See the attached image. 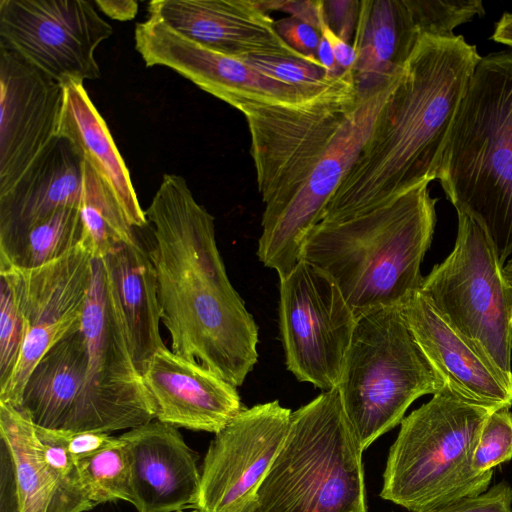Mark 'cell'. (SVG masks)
I'll list each match as a JSON object with an SVG mask.
<instances>
[{"label": "cell", "mask_w": 512, "mask_h": 512, "mask_svg": "<svg viewBox=\"0 0 512 512\" xmlns=\"http://www.w3.org/2000/svg\"><path fill=\"white\" fill-rule=\"evenodd\" d=\"M84 0H0V45L62 86L101 75L98 45L113 28Z\"/></svg>", "instance_id": "cell-12"}, {"label": "cell", "mask_w": 512, "mask_h": 512, "mask_svg": "<svg viewBox=\"0 0 512 512\" xmlns=\"http://www.w3.org/2000/svg\"><path fill=\"white\" fill-rule=\"evenodd\" d=\"M80 213L82 243L93 258L102 259L120 244L137 238L117 200L95 171L84 161Z\"/></svg>", "instance_id": "cell-27"}, {"label": "cell", "mask_w": 512, "mask_h": 512, "mask_svg": "<svg viewBox=\"0 0 512 512\" xmlns=\"http://www.w3.org/2000/svg\"><path fill=\"white\" fill-rule=\"evenodd\" d=\"M402 74V73H401ZM400 76L358 102L288 204L270 221L261 223L257 255L268 268L287 276L299 263L302 244L320 222L327 203L361 154L377 116Z\"/></svg>", "instance_id": "cell-13"}, {"label": "cell", "mask_w": 512, "mask_h": 512, "mask_svg": "<svg viewBox=\"0 0 512 512\" xmlns=\"http://www.w3.org/2000/svg\"><path fill=\"white\" fill-rule=\"evenodd\" d=\"M87 371L81 327L52 346L38 361L15 407L39 428L66 432Z\"/></svg>", "instance_id": "cell-25"}, {"label": "cell", "mask_w": 512, "mask_h": 512, "mask_svg": "<svg viewBox=\"0 0 512 512\" xmlns=\"http://www.w3.org/2000/svg\"><path fill=\"white\" fill-rule=\"evenodd\" d=\"M257 3L267 13L271 10L285 12L317 31H320L322 24L326 21L323 0H272L257 1Z\"/></svg>", "instance_id": "cell-38"}, {"label": "cell", "mask_w": 512, "mask_h": 512, "mask_svg": "<svg viewBox=\"0 0 512 512\" xmlns=\"http://www.w3.org/2000/svg\"><path fill=\"white\" fill-rule=\"evenodd\" d=\"M428 184L357 217L319 222L307 234L300 260L337 284L356 318L400 307L420 290L421 264L436 225L437 199Z\"/></svg>", "instance_id": "cell-3"}, {"label": "cell", "mask_w": 512, "mask_h": 512, "mask_svg": "<svg viewBox=\"0 0 512 512\" xmlns=\"http://www.w3.org/2000/svg\"><path fill=\"white\" fill-rule=\"evenodd\" d=\"M64 87L0 45V196L58 137Z\"/></svg>", "instance_id": "cell-17"}, {"label": "cell", "mask_w": 512, "mask_h": 512, "mask_svg": "<svg viewBox=\"0 0 512 512\" xmlns=\"http://www.w3.org/2000/svg\"><path fill=\"white\" fill-rule=\"evenodd\" d=\"M93 256L81 243L43 266L21 269L8 262L25 319V340L15 372L0 390V402L16 407L31 371L43 355L81 327L93 276Z\"/></svg>", "instance_id": "cell-16"}, {"label": "cell", "mask_w": 512, "mask_h": 512, "mask_svg": "<svg viewBox=\"0 0 512 512\" xmlns=\"http://www.w3.org/2000/svg\"><path fill=\"white\" fill-rule=\"evenodd\" d=\"M83 159L64 137H56L16 185L0 196V247L63 208H79Z\"/></svg>", "instance_id": "cell-22"}, {"label": "cell", "mask_w": 512, "mask_h": 512, "mask_svg": "<svg viewBox=\"0 0 512 512\" xmlns=\"http://www.w3.org/2000/svg\"><path fill=\"white\" fill-rule=\"evenodd\" d=\"M101 260L117 299L134 364L142 376L152 356L165 347L156 275L148 250L136 238L118 245Z\"/></svg>", "instance_id": "cell-23"}, {"label": "cell", "mask_w": 512, "mask_h": 512, "mask_svg": "<svg viewBox=\"0 0 512 512\" xmlns=\"http://www.w3.org/2000/svg\"><path fill=\"white\" fill-rule=\"evenodd\" d=\"M135 48L146 66H165L243 113L254 106L301 105L326 90L271 78L242 58L224 54L182 36L159 19L137 24Z\"/></svg>", "instance_id": "cell-14"}, {"label": "cell", "mask_w": 512, "mask_h": 512, "mask_svg": "<svg viewBox=\"0 0 512 512\" xmlns=\"http://www.w3.org/2000/svg\"><path fill=\"white\" fill-rule=\"evenodd\" d=\"M2 472L15 512H49L55 480L42 453L35 425L26 414L0 402Z\"/></svg>", "instance_id": "cell-26"}, {"label": "cell", "mask_w": 512, "mask_h": 512, "mask_svg": "<svg viewBox=\"0 0 512 512\" xmlns=\"http://www.w3.org/2000/svg\"><path fill=\"white\" fill-rule=\"evenodd\" d=\"M145 214L171 350L241 386L258 359V327L228 278L214 217L174 174L163 176Z\"/></svg>", "instance_id": "cell-1"}, {"label": "cell", "mask_w": 512, "mask_h": 512, "mask_svg": "<svg viewBox=\"0 0 512 512\" xmlns=\"http://www.w3.org/2000/svg\"><path fill=\"white\" fill-rule=\"evenodd\" d=\"M64 101L58 136L66 138L80 157L99 176L134 228L148 224L130 173L109 132L106 122L88 96L83 84L64 85Z\"/></svg>", "instance_id": "cell-24"}, {"label": "cell", "mask_w": 512, "mask_h": 512, "mask_svg": "<svg viewBox=\"0 0 512 512\" xmlns=\"http://www.w3.org/2000/svg\"><path fill=\"white\" fill-rule=\"evenodd\" d=\"M480 59L476 46L461 35H426L419 40L320 222L357 217L438 179L449 135Z\"/></svg>", "instance_id": "cell-2"}, {"label": "cell", "mask_w": 512, "mask_h": 512, "mask_svg": "<svg viewBox=\"0 0 512 512\" xmlns=\"http://www.w3.org/2000/svg\"><path fill=\"white\" fill-rule=\"evenodd\" d=\"M279 327L287 369L323 391L337 388L356 316L337 284L300 260L280 278Z\"/></svg>", "instance_id": "cell-11"}, {"label": "cell", "mask_w": 512, "mask_h": 512, "mask_svg": "<svg viewBox=\"0 0 512 512\" xmlns=\"http://www.w3.org/2000/svg\"><path fill=\"white\" fill-rule=\"evenodd\" d=\"M362 449L338 388L292 412L252 512H367Z\"/></svg>", "instance_id": "cell-6"}, {"label": "cell", "mask_w": 512, "mask_h": 512, "mask_svg": "<svg viewBox=\"0 0 512 512\" xmlns=\"http://www.w3.org/2000/svg\"><path fill=\"white\" fill-rule=\"evenodd\" d=\"M492 39L495 42L512 46V13H504L497 22Z\"/></svg>", "instance_id": "cell-41"}, {"label": "cell", "mask_w": 512, "mask_h": 512, "mask_svg": "<svg viewBox=\"0 0 512 512\" xmlns=\"http://www.w3.org/2000/svg\"><path fill=\"white\" fill-rule=\"evenodd\" d=\"M323 6L328 26L337 36L349 43L355 34L360 1L323 0Z\"/></svg>", "instance_id": "cell-37"}, {"label": "cell", "mask_w": 512, "mask_h": 512, "mask_svg": "<svg viewBox=\"0 0 512 512\" xmlns=\"http://www.w3.org/2000/svg\"><path fill=\"white\" fill-rule=\"evenodd\" d=\"M94 3L105 15L119 21L133 19L138 11V2L134 0H95Z\"/></svg>", "instance_id": "cell-40"}, {"label": "cell", "mask_w": 512, "mask_h": 512, "mask_svg": "<svg viewBox=\"0 0 512 512\" xmlns=\"http://www.w3.org/2000/svg\"><path fill=\"white\" fill-rule=\"evenodd\" d=\"M438 179L455 207L512 257V50L479 60L448 138Z\"/></svg>", "instance_id": "cell-4"}, {"label": "cell", "mask_w": 512, "mask_h": 512, "mask_svg": "<svg viewBox=\"0 0 512 512\" xmlns=\"http://www.w3.org/2000/svg\"><path fill=\"white\" fill-rule=\"evenodd\" d=\"M454 247L424 277L421 294L460 334L512 377V288L484 228L457 211Z\"/></svg>", "instance_id": "cell-8"}, {"label": "cell", "mask_w": 512, "mask_h": 512, "mask_svg": "<svg viewBox=\"0 0 512 512\" xmlns=\"http://www.w3.org/2000/svg\"><path fill=\"white\" fill-rule=\"evenodd\" d=\"M35 428L44 460L56 484L49 512H86L93 509L95 506L83 482L78 460L47 429Z\"/></svg>", "instance_id": "cell-30"}, {"label": "cell", "mask_w": 512, "mask_h": 512, "mask_svg": "<svg viewBox=\"0 0 512 512\" xmlns=\"http://www.w3.org/2000/svg\"><path fill=\"white\" fill-rule=\"evenodd\" d=\"M275 29L281 39L300 54L317 59L316 53L321 35L312 26L294 17H284L275 21Z\"/></svg>", "instance_id": "cell-36"}, {"label": "cell", "mask_w": 512, "mask_h": 512, "mask_svg": "<svg viewBox=\"0 0 512 512\" xmlns=\"http://www.w3.org/2000/svg\"><path fill=\"white\" fill-rule=\"evenodd\" d=\"M319 32L328 41L338 67L343 71L352 70L356 58L352 44L337 36L326 21L322 24Z\"/></svg>", "instance_id": "cell-39"}, {"label": "cell", "mask_w": 512, "mask_h": 512, "mask_svg": "<svg viewBox=\"0 0 512 512\" xmlns=\"http://www.w3.org/2000/svg\"><path fill=\"white\" fill-rule=\"evenodd\" d=\"M242 59L263 74L291 85L327 86L338 77H334L321 63L296 58L251 55Z\"/></svg>", "instance_id": "cell-33"}, {"label": "cell", "mask_w": 512, "mask_h": 512, "mask_svg": "<svg viewBox=\"0 0 512 512\" xmlns=\"http://www.w3.org/2000/svg\"><path fill=\"white\" fill-rule=\"evenodd\" d=\"M400 310L446 387L481 405L497 409L512 407V377L455 330L420 291L407 299Z\"/></svg>", "instance_id": "cell-19"}, {"label": "cell", "mask_w": 512, "mask_h": 512, "mask_svg": "<svg viewBox=\"0 0 512 512\" xmlns=\"http://www.w3.org/2000/svg\"><path fill=\"white\" fill-rule=\"evenodd\" d=\"M119 437L130 458L137 512L194 509L201 480L198 455L177 427L153 419Z\"/></svg>", "instance_id": "cell-21"}, {"label": "cell", "mask_w": 512, "mask_h": 512, "mask_svg": "<svg viewBox=\"0 0 512 512\" xmlns=\"http://www.w3.org/2000/svg\"><path fill=\"white\" fill-rule=\"evenodd\" d=\"M48 430V429H47ZM76 460L91 456L118 442L119 437L103 432H63L48 430Z\"/></svg>", "instance_id": "cell-35"}, {"label": "cell", "mask_w": 512, "mask_h": 512, "mask_svg": "<svg viewBox=\"0 0 512 512\" xmlns=\"http://www.w3.org/2000/svg\"><path fill=\"white\" fill-rule=\"evenodd\" d=\"M422 512H512V487L501 481L477 496Z\"/></svg>", "instance_id": "cell-34"}, {"label": "cell", "mask_w": 512, "mask_h": 512, "mask_svg": "<svg viewBox=\"0 0 512 512\" xmlns=\"http://www.w3.org/2000/svg\"><path fill=\"white\" fill-rule=\"evenodd\" d=\"M445 386L400 307L357 317L337 388L363 450L400 424L416 399Z\"/></svg>", "instance_id": "cell-7"}, {"label": "cell", "mask_w": 512, "mask_h": 512, "mask_svg": "<svg viewBox=\"0 0 512 512\" xmlns=\"http://www.w3.org/2000/svg\"><path fill=\"white\" fill-rule=\"evenodd\" d=\"M292 411L279 401L243 408L209 444L194 509L252 512L257 492L287 435Z\"/></svg>", "instance_id": "cell-15"}, {"label": "cell", "mask_w": 512, "mask_h": 512, "mask_svg": "<svg viewBox=\"0 0 512 512\" xmlns=\"http://www.w3.org/2000/svg\"><path fill=\"white\" fill-rule=\"evenodd\" d=\"M82 240L80 208H63L10 245L0 247V260L21 269L37 268L68 254Z\"/></svg>", "instance_id": "cell-28"}, {"label": "cell", "mask_w": 512, "mask_h": 512, "mask_svg": "<svg viewBox=\"0 0 512 512\" xmlns=\"http://www.w3.org/2000/svg\"><path fill=\"white\" fill-rule=\"evenodd\" d=\"M25 319L13 274L0 263V390L11 380L25 340Z\"/></svg>", "instance_id": "cell-31"}, {"label": "cell", "mask_w": 512, "mask_h": 512, "mask_svg": "<svg viewBox=\"0 0 512 512\" xmlns=\"http://www.w3.org/2000/svg\"><path fill=\"white\" fill-rule=\"evenodd\" d=\"M179 512H200V511H198V510H196V509H192V510H190V511L183 510V511H179Z\"/></svg>", "instance_id": "cell-43"}, {"label": "cell", "mask_w": 512, "mask_h": 512, "mask_svg": "<svg viewBox=\"0 0 512 512\" xmlns=\"http://www.w3.org/2000/svg\"><path fill=\"white\" fill-rule=\"evenodd\" d=\"M359 99L352 70L301 105L246 109L251 155L265 208L261 223L273 219L291 200Z\"/></svg>", "instance_id": "cell-9"}, {"label": "cell", "mask_w": 512, "mask_h": 512, "mask_svg": "<svg viewBox=\"0 0 512 512\" xmlns=\"http://www.w3.org/2000/svg\"><path fill=\"white\" fill-rule=\"evenodd\" d=\"M495 410L446 386L433 394L401 421L389 450L381 498L422 512L485 492L493 470L475 472L472 459Z\"/></svg>", "instance_id": "cell-5"}, {"label": "cell", "mask_w": 512, "mask_h": 512, "mask_svg": "<svg viewBox=\"0 0 512 512\" xmlns=\"http://www.w3.org/2000/svg\"><path fill=\"white\" fill-rule=\"evenodd\" d=\"M81 329L87 349L86 378L66 432L110 434L155 419L101 259H93Z\"/></svg>", "instance_id": "cell-10"}, {"label": "cell", "mask_w": 512, "mask_h": 512, "mask_svg": "<svg viewBox=\"0 0 512 512\" xmlns=\"http://www.w3.org/2000/svg\"><path fill=\"white\" fill-rule=\"evenodd\" d=\"M155 419L216 434L243 409L237 387L198 362L163 347L142 374Z\"/></svg>", "instance_id": "cell-20"}, {"label": "cell", "mask_w": 512, "mask_h": 512, "mask_svg": "<svg viewBox=\"0 0 512 512\" xmlns=\"http://www.w3.org/2000/svg\"><path fill=\"white\" fill-rule=\"evenodd\" d=\"M78 466L95 507L117 500L133 503L131 463L120 437L114 445L78 460Z\"/></svg>", "instance_id": "cell-29"}, {"label": "cell", "mask_w": 512, "mask_h": 512, "mask_svg": "<svg viewBox=\"0 0 512 512\" xmlns=\"http://www.w3.org/2000/svg\"><path fill=\"white\" fill-rule=\"evenodd\" d=\"M503 276L508 286L512 288V257L503 266Z\"/></svg>", "instance_id": "cell-42"}, {"label": "cell", "mask_w": 512, "mask_h": 512, "mask_svg": "<svg viewBox=\"0 0 512 512\" xmlns=\"http://www.w3.org/2000/svg\"><path fill=\"white\" fill-rule=\"evenodd\" d=\"M148 17L212 50L239 58L288 57L320 63L288 46L275 21L254 0H153Z\"/></svg>", "instance_id": "cell-18"}, {"label": "cell", "mask_w": 512, "mask_h": 512, "mask_svg": "<svg viewBox=\"0 0 512 512\" xmlns=\"http://www.w3.org/2000/svg\"><path fill=\"white\" fill-rule=\"evenodd\" d=\"M511 459L512 413L509 408H502L488 417L473 454L472 468L484 473Z\"/></svg>", "instance_id": "cell-32"}]
</instances>
